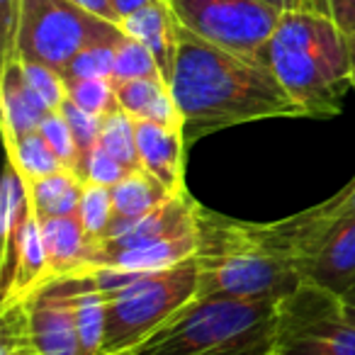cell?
<instances>
[{"mask_svg":"<svg viewBox=\"0 0 355 355\" xmlns=\"http://www.w3.org/2000/svg\"><path fill=\"white\" fill-rule=\"evenodd\" d=\"M263 61L304 110V117H336L355 80V59L345 35L329 15L314 10L282 12Z\"/></svg>","mask_w":355,"mask_h":355,"instance_id":"obj_3","label":"cell"},{"mask_svg":"<svg viewBox=\"0 0 355 355\" xmlns=\"http://www.w3.org/2000/svg\"><path fill=\"white\" fill-rule=\"evenodd\" d=\"M171 90L166 78L156 76V78H134L114 83V95H117L119 110L132 114L134 119H148L153 105Z\"/></svg>","mask_w":355,"mask_h":355,"instance_id":"obj_23","label":"cell"},{"mask_svg":"<svg viewBox=\"0 0 355 355\" xmlns=\"http://www.w3.org/2000/svg\"><path fill=\"white\" fill-rule=\"evenodd\" d=\"M76 326L83 355H103L105 326H107V300L95 285L93 275L83 272V282L76 295Z\"/></svg>","mask_w":355,"mask_h":355,"instance_id":"obj_20","label":"cell"},{"mask_svg":"<svg viewBox=\"0 0 355 355\" xmlns=\"http://www.w3.org/2000/svg\"><path fill=\"white\" fill-rule=\"evenodd\" d=\"M0 355H40L30 334L25 302L0 309Z\"/></svg>","mask_w":355,"mask_h":355,"instance_id":"obj_25","label":"cell"},{"mask_svg":"<svg viewBox=\"0 0 355 355\" xmlns=\"http://www.w3.org/2000/svg\"><path fill=\"white\" fill-rule=\"evenodd\" d=\"M127 173H129V168L124 166V163H119L112 153H107L98 144V146L88 153V158H85L83 180L85 183L105 185V188H114Z\"/></svg>","mask_w":355,"mask_h":355,"instance_id":"obj_31","label":"cell"},{"mask_svg":"<svg viewBox=\"0 0 355 355\" xmlns=\"http://www.w3.org/2000/svg\"><path fill=\"white\" fill-rule=\"evenodd\" d=\"M46 112H51V107L30 85L22 61H3V78H0V124H3V139H15L20 134L40 129Z\"/></svg>","mask_w":355,"mask_h":355,"instance_id":"obj_14","label":"cell"},{"mask_svg":"<svg viewBox=\"0 0 355 355\" xmlns=\"http://www.w3.org/2000/svg\"><path fill=\"white\" fill-rule=\"evenodd\" d=\"M314 209L319 214H326V217H355V178L343 190H338L334 198L316 205Z\"/></svg>","mask_w":355,"mask_h":355,"instance_id":"obj_34","label":"cell"},{"mask_svg":"<svg viewBox=\"0 0 355 355\" xmlns=\"http://www.w3.org/2000/svg\"><path fill=\"white\" fill-rule=\"evenodd\" d=\"M137 148L144 171L158 178L173 195L185 188V151L188 144L183 129L158 124L151 119H137Z\"/></svg>","mask_w":355,"mask_h":355,"instance_id":"obj_12","label":"cell"},{"mask_svg":"<svg viewBox=\"0 0 355 355\" xmlns=\"http://www.w3.org/2000/svg\"><path fill=\"white\" fill-rule=\"evenodd\" d=\"M338 306H340V311H343L345 319L353 321V324H355V290H350L345 297H340Z\"/></svg>","mask_w":355,"mask_h":355,"instance_id":"obj_39","label":"cell"},{"mask_svg":"<svg viewBox=\"0 0 355 355\" xmlns=\"http://www.w3.org/2000/svg\"><path fill=\"white\" fill-rule=\"evenodd\" d=\"M30 183V180H27ZM85 180L78 173L56 171L44 178H37L30 183V198L35 214L40 219L46 217H66V214H78L80 198H83Z\"/></svg>","mask_w":355,"mask_h":355,"instance_id":"obj_19","label":"cell"},{"mask_svg":"<svg viewBox=\"0 0 355 355\" xmlns=\"http://www.w3.org/2000/svg\"><path fill=\"white\" fill-rule=\"evenodd\" d=\"M8 158L17 166V171L27 178V180H37L44 178L49 173L64 171V161L54 153V148L49 146V141L44 139V134L40 129L35 132L20 134L15 139H6Z\"/></svg>","mask_w":355,"mask_h":355,"instance_id":"obj_21","label":"cell"},{"mask_svg":"<svg viewBox=\"0 0 355 355\" xmlns=\"http://www.w3.org/2000/svg\"><path fill=\"white\" fill-rule=\"evenodd\" d=\"M277 224L304 285L338 300L355 290V217H326L309 207Z\"/></svg>","mask_w":355,"mask_h":355,"instance_id":"obj_7","label":"cell"},{"mask_svg":"<svg viewBox=\"0 0 355 355\" xmlns=\"http://www.w3.org/2000/svg\"><path fill=\"white\" fill-rule=\"evenodd\" d=\"M329 15L345 35L355 59V0H329Z\"/></svg>","mask_w":355,"mask_h":355,"instance_id":"obj_35","label":"cell"},{"mask_svg":"<svg viewBox=\"0 0 355 355\" xmlns=\"http://www.w3.org/2000/svg\"><path fill=\"white\" fill-rule=\"evenodd\" d=\"M100 146L112 153L119 163L134 171L141 168L137 148V119L124 110H112L103 117V134H100Z\"/></svg>","mask_w":355,"mask_h":355,"instance_id":"obj_22","label":"cell"},{"mask_svg":"<svg viewBox=\"0 0 355 355\" xmlns=\"http://www.w3.org/2000/svg\"><path fill=\"white\" fill-rule=\"evenodd\" d=\"M95 285L107 300L103 355L134 350L158 326L198 295L200 270L195 258L166 270L90 268Z\"/></svg>","mask_w":355,"mask_h":355,"instance_id":"obj_5","label":"cell"},{"mask_svg":"<svg viewBox=\"0 0 355 355\" xmlns=\"http://www.w3.org/2000/svg\"><path fill=\"white\" fill-rule=\"evenodd\" d=\"M110 355H137L134 350H122V353H110Z\"/></svg>","mask_w":355,"mask_h":355,"instance_id":"obj_41","label":"cell"},{"mask_svg":"<svg viewBox=\"0 0 355 355\" xmlns=\"http://www.w3.org/2000/svg\"><path fill=\"white\" fill-rule=\"evenodd\" d=\"M171 93L188 148L222 129L277 117H304L272 69L200 40L180 25Z\"/></svg>","mask_w":355,"mask_h":355,"instance_id":"obj_1","label":"cell"},{"mask_svg":"<svg viewBox=\"0 0 355 355\" xmlns=\"http://www.w3.org/2000/svg\"><path fill=\"white\" fill-rule=\"evenodd\" d=\"M66 95L80 110H88L93 114H107L117 110V95H114L112 78H78L66 80Z\"/></svg>","mask_w":355,"mask_h":355,"instance_id":"obj_26","label":"cell"},{"mask_svg":"<svg viewBox=\"0 0 355 355\" xmlns=\"http://www.w3.org/2000/svg\"><path fill=\"white\" fill-rule=\"evenodd\" d=\"M275 355H355V324L343 316L338 297L302 285L280 302Z\"/></svg>","mask_w":355,"mask_h":355,"instance_id":"obj_9","label":"cell"},{"mask_svg":"<svg viewBox=\"0 0 355 355\" xmlns=\"http://www.w3.org/2000/svg\"><path fill=\"white\" fill-rule=\"evenodd\" d=\"M353 90H355V80H353Z\"/></svg>","mask_w":355,"mask_h":355,"instance_id":"obj_42","label":"cell"},{"mask_svg":"<svg viewBox=\"0 0 355 355\" xmlns=\"http://www.w3.org/2000/svg\"><path fill=\"white\" fill-rule=\"evenodd\" d=\"M314 6H316V12H321V15H329V0H314Z\"/></svg>","mask_w":355,"mask_h":355,"instance_id":"obj_40","label":"cell"},{"mask_svg":"<svg viewBox=\"0 0 355 355\" xmlns=\"http://www.w3.org/2000/svg\"><path fill=\"white\" fill-rule=\"evenodd\" d=\"M153 3H161V0H112L114 10H117V15H119V22L127 15H132V12L141 10V8L153 6Z\"/></svg>","mask_w":355,"mask_h":355,"instance_id":"obj_37","label":"cell"},{"mask_svg":"<svg viewBox=\"0 0 355 355\" xmlns=\"http://www.w3.org/2000/svg\"><path fill=\"white\" fill-rule=\"evenodd\" d=\"M0 200H3V241H0V300L10 292L17 270V251H20V236L27 219L35 214L30 198V183L17 171L15 163L8 158L3 185H0Z\"/></svg>","mask_w":355,"mask_h":355,"instance_id":"obj_11","label":"cell"},{"mask_svg":"<svg viewBox=\"0 0 355 355\" xmlns=\"http://www.w3.org/2000/svg\"><path fill=\"white\" fill-rule=\"evenodd\" d=\"M54 280L49 266V256H46L44 239H42V224L37 214L27 219L25 229L20 236V251H17V270L12 287L3 300H0V309L3 306L17 304V302H27L37 290Z\"/></svg>","mask_w":355,"mask_h":355,"instance_id":"obj_17","label":"cell"},{"mask_svg":"<svg viewBox=\"0 0 355 355\" xmlns=\"http://www.w3.org/2000/svg\"><path fill=\"white\" fill-rule=\"evenodd\" d=\"M40 132L44 134V139L54 148L56 156L64 161V166L80 175V151H78V144H76L73 129H71L69 119L64 117V112L61 110L46 112V117L40 124Z\"/></svg>","mask_w":355,"mask_h":355,"instance_id":"obj_28","label":"cell"},{"mask_svg":"<svg viewBox=\"0 0 355 355\" xmlns=\"http://www.w3.org/2000/svg\"><path fill=\"white\" fill-rule=\"evenodd\" d=\"M280 302L193 297L137 355H275Z\"/></svg>","mask_w":355,"mask_h":355,"instance_id":"obj_4","label":"cell"},{"mask_svg":"<svg viewBox=\"0 0 355 355\" xmlns=\"http://www.w3.org/2000/svg\"><path fill=\"white\" fill-rule=\"evenodd\" d=\"M198 251V229L180 236L151 239L127 248H93L90 268H119V270H166L188 261Z\"/></svg>","mask_w":355,"mask_h":355,"instance_id":"obj_13","label":"cell"},{"mask_svg":"<svg viewBox=\"0 0 355 355\" xmlns=\"http://www.w3.org/2000/svg\"><path fill=\"white\" fill-rule=\"evenodd\" d=\"M195 297L285 302L304 282L280 224H253L209 212L200 205Z\"/></svg>","mask_w":355,"mask_h":355,"instance_id":"obj_2","label":"cell"},{"mask_svg":"<svg viewBox=\"0 0 355 355\" xmlns=\"http://www.w3.org/2000/svg\"><path fill=\"white\" fill-rule=\"evenodd\" d=\"M110 190H112V209H114L112 222H134V219L144 217V214L161 207L173 195L158 178H153L151 173L144 171V168L129 171L127 175Z\"/></svg>","mask_w":355,"mask_h":355,"instance_id":"obj_18","label":"cell"},{"mask_svg":"<svg viewBox=\"0 0 355 355\" xmlns=\"http://www.w3.org/2000/svg\"><path fill=\"white\" fill-rule=\"evenodd\" d=\"M78 217L83 224L85 234L90 241L98 243L107 236L110 227H112L114 209H112V190L105 185L85 183L83 185V198H80Z\"/></svg>","mask_w":355,"mask_h":355,"instance_id":"obj_24","label":"cell"},{"mask_svg":"<svg viewBox=\"0 0 355 355\" xmlns=\"http://www.w3.org/2000/svg\"><path fill=\"white\" fill-rule=\"evenodd\" d=\"M156 76H161V71H158L153 54L141 42L127 37L117 46V54H114L112 83H122V80H134V78H156Z\"/></svg>","mask_w":355,"mask_h":355,"instance_id":"obj_27","label":"cell"},{"mask_svg":"<svg viewBox=\"0 0 355 355\" xmlns=\"http://www.w3.org/2000/svg\"><path fill=\"white\" fill-rule=\"evenodd\" d=\"M188 32L234 54L258 56L282 20V10L263 0H168Z\"/></svg>","mask_w":355,"mask_h":355,"instance_id":"obj_8","label":"cell"},{"mask_svg":"<svg viewBox=\"0 0 355 355\" xmlns=\"http://www.w3.org/2000/svg\"><path fill=\"white\" fill-rule=\"evenodd\" d=\"M119 46V44H117ZM117 46L112 44H98L90 49L80 51L73 61L64 69V80H78V78H112L114 71V54Z\"/></svg>","mask_w":355,"mask_h":355,"instance_id":"obj_30","label":"cell"},{"mask_svg":"<svg viewBox=\"0 0 355 355\" xmlns=\"http://www.w3.org/2000/svg\"><path fill=\"white\" fill-rule=\"evenodd\" d=\"M71 3H76V6H80V8H83V10L93 12V15L105 17V20L117 22V25H119V15H117V10H114L112 0H71Z\"/></svg>","mask_w":355,"mask_h":355,"instance_id":"obj_36","label":"cell"},{"mask_svg":"<svg viewBox=\"0 0 355 355\" xmlns=\"http://www.w3.org/2000/svg\"><path fill=\"white\" fill-rule=\"evenodd\" d=\"M22 66H25L27 80H30L32 88L42 95V100H44L51 110H59L61 105L66 103V98H69V95H66L64 76H61L59 71L49 69V66H42V64H25V61H22Z\"/></svg>","mask_w":355,"mask_h":355,"instance_id":"obj_32","label":"cell"},{"mask_svg":"<svg viewBox=\"0 0 355 355\" xmlns=\"http://www.w3.org/2000/svg\"><path fill=\"white\" fill-rule=\"evenodd\" d=\"M40 224L46 256H49L51 275H78V272L88 270L95 243L85 234L78 214L46 217L40 219Z\"/></svg>","mask_w":355,"mask_h":355,"instance_id":"obj_16","label":"cell"},{"mask_svg":"<svg viewBox=\"0 0 355 355\" xmlns=\"http://www.w3.org/2000/svg\"><path fill=\"white\" fill-rule=\"evenodd\" d=\"M127 40L117 22L83 10L71 0H22L17 27V59L42 64L64 73L80 54L98 44H122Z\"/></svg>","mask_w":355,"mask_h":355,"instance_id":"obj_6","label":"cell"},{"mask_svg":"<svg viewBox=\"0 0 355 355\" xmlns=\"http://www.w3.org/2000/svg\"><path fill=\"white\" fill-rule=\"evenodd\" d=\"M59 110L64 112V117L69 119L71 129H73L76 144H78V151H80V178H83L85 158H88V153L100 144L103 114H93V112H88V110H80L78 105H73L69 98H66V103L61 105Z\"/></svg>","mask_w":355,"mask_h":355,"instance_id":"obj_29","label":"cell"},{"mask_svg":"<svg viewBox=\"0 0 355 355\" xmlns=\"http://www.w3.org/2000/svg\"><path fill=\"white\" fill-rule=\"evenodd\" d=\"M119 27L124 30V35L141 42L151 51L158 64V71L171 85L178 56V32H180V22H178L171 3L161 0V3L141 8V10L124 17Z\"/></svg>","mask_w":355,"mask_h":355,"instance_id":"obj_15","label":"cell"},{"mask_svg":"<svg viewBox=\"0 0 355 355\" xmlns=\"http://www.w3.org/2000/svg\"><path fill=\"white\" fill-rule=\"evenodd\" d=\"M263 3H270V6H275L277 10H282V12H290V10H314L316 12L314 0H263Z\"/></svg>","mask_w":355,"mask_h":355,"instance_id":"obj_38","label":"cell"},{"mask_svg":"<svg viewBox=\"0 0 355 355\" xmlns=\"http://www.w3.org/2000/svg\"><path fill=\"white\" fill-rule=\"evenodd\" d=\"M80 282L83 272L54 277L25 302L30 334L40 355H83L76 326V295Z\"/></svg>","mask_w":355,"mask_h":355,"instance_id":"obj_10","label":"cell"},{"mask_svg":"<svg viewBox=\"0 0 355 355\" xmlns=\"http://www.w3.org/2000/svg\"><path fill=\"white\" fill-rule=\"evenodd\" d=\"M22 0H0V27H3V61L17 59V27H20Z\"/></svg>","mask_w":355,"mask_h":355,"instance_id":"obj_33","label":"cell"}]
</instances>
